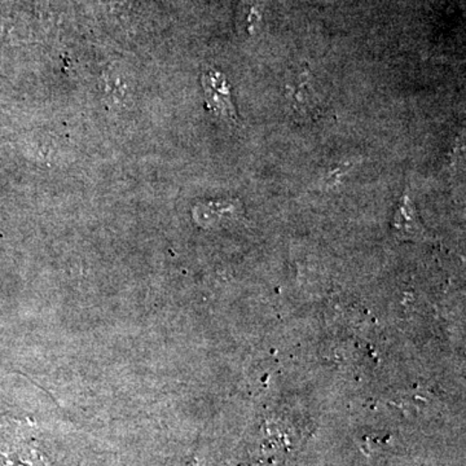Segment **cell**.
<instances>
[{
  "label": "cell",
  "instance_id": "obj_1",
  "mask_svg": "<svg viewBox=\"0 0 466 466\" xmlns=\"http://www.w3.org/2000/svg\"><path fill=\"white\" fill-rule=\"evenodd\" d=\"M205 91H207L208 101L213 111L225 117L236 120L237 114L231 101L230 89L225 83V77L216 72H210L202 78Z\"/></svg>",
  "mask_w": 466,
  "mask_h": 466
}]
</instances>
